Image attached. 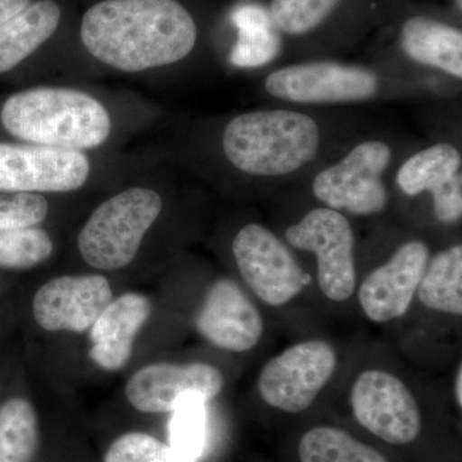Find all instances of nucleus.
Masks as SVG:
<instances>
[{
	"mask_svg": "<svg viewBox=\"0 0 462 462\" xmlns=\"http://www.w3.org/2000/svg\"><path fill=\"white\" fill-rule=\"evenodd\" d=\"M50 206L42 194H0V229L35 226L47 217Z\"/></svg>",
	"mask_w": 462,
	"mask_h": 462,
	"instance_id": "nucleus-27",
	"label": "nucleus"
},
{
	"mask_svg": "<svg viewBox=\"0 0 462 462\" xmlns=\"http://www.w3.org/2000/svg\"><path fill=\"white\" fill-rule=\"evenodd\" d=\"M60 21L54 0H36L0 25V74L11 71L50 41Z\"/></svg>",
	"mask_w": 462,
	"mask_h": 462,
	"instance_id": "nucleus-18",
	"label": "nucleus"
},
{
	"mask_svg": "<svg viewBox=\"0 0 462 462\" xmlns=\"http://www.w3.org/2000/svg\"><path fill=\"white\" fill-rule=\"evenodd\" d=\"M80 35L99 62L136 74L188 60L199 29L179 0H103L85 12Z\"/></svg>",
	"mask_w": 462,
	"mask_h": 462,
	"instance_id": "nucleus-2",
	"label": "nucleus"
},
{
	"mask_svg": "<svg viewBox=\"0 0 462 462\" xmlns=\"http://www.w3.org/2000/svg\"><path fill=\"white\" fill-rule=\"evenodd\" d=\"M111 300L112 288L106 276H60L36 291L33 318L47 331L85 333Z\"/></svg>",
	"mask_w": 462,
	"mask_h": 462,
	"instance_id": "nucleus-15",
	"label": "nucleus"
},
{
	"mask_svg": "<svg viewBox=\"0 0 462 462\" xmlns=\"http://www.w3.org/2000/svg\"><path fill=\"white\" fill-rule=\"evenodd\" d=\"M345 3L346 0H270L266 8L284 48L288 42L315 41Z\"/></svg>",
	"mask_w": 462,
	"mask_h": 462,
	"instance_id": "nucleus-21",
	"label": "nucleus"
},
{
	"mask_svg": "<svg viewBox=\"0 0 462 462\" xmlns=\"http://www.w3.org/2000/svg\"><path fill=\"white\" fill-rule=\"evenodd\" d=\"M419 300L439 314L462 315V245L430 254L418 288Z\"/></svg>",
	"mask_w": 462,
	"mask_h": 462,
	"instance_id": "nucleus-20",
	"label": "nucleus"
},
{
	"mask_svg": "<svg viewBox=\"0 0 462 462\" xmlns=\"http://www.w3.org/2000/svg\"><path fill=\"white\" fill-rule=\"evenodd\" d=\"M418 144L372 125L296 185L305 187L319 205L346 216L374 217L391 206L394 170Z\"/></svg>",
	"mask_w": 462,
	"mask_h": 462,
	"instance_id": "nucleus-4",
	"label": "nucleus"
},
{
	"mask_svg": "<svg viewBox=\"0 0 462 462\" xmlns=\"http://www.w3.org/2000/svg\"><path fill=\"white\" fill-rule=\"evenodd\" d=\"M90 169L81 151L0 143V191L5 193L75 191L87 184Z\"/></svg>",
	"mask_w": 462,
	"mask_h": 462,
	"instance_id": "nucleus-11",
	"label": "nucleus"
},
{
	"mask_svg": "<svg viewBox=\"0 0 462 462\" xmlns=\"http://www.w3.org/2000/svg\"><path fill=\"white\" fill-rule=\"evenodd\" d=\"M316 205L288 224L282 238L293 251L315 257L322 294L334 302H346L357 285L354 226L348 216Z\"/></svg>",
	"mask_w": 462,
	"mask_h": 462,
	"instance_id": "nucleus-7",
	"label": "nucleus"
},
{
	"mask_svg": "<svg viewBox=\"0 0 462 462\" xmlns=\"http://www.w3.org/2000/svg\"><path fill=\"white\" fill-rule=\"evenodd\" d=\"M0 118L20 141L72 151L98 148L112 132L107 108L90 94L69 88L18 91L5 100Z\"/></svg>",
	"mask_w": 462,
	"mask_h": 462,
	"instance_id": "nucleus-5",
	"label": "nucleus"
},
{
	"mask_svg": "<svg viewBox=\"0 0 462 462\" xmlns=\"http://www.w3.org/2000/svg\"><path fill=\"white\" fill-rule=\"evenodd\" d=\"M224 375L205 363L152 364L138 370L127 382V400L142 412H172L188 398L209 401L221 393Z\"/></svg>",
	"mask_w": 462,
	"mask_h": 462,
	"instance_id": "nucleus-14",
	"label": "nucleus"
},
{
	"mask_svg": "<svg viewBox=\"0 0 462 462\" xmlns=\"http://www.w3.org/2000/svg\"><path fill=\"white\" fill-rule=\"evenodd\" d=\"M206 401L188 398L173 410L169 424L170 446L179 454L199 460L208 442V415Z\"/></svg>",
	"mask_w": 462,
	"mask_h": 462,
	"instance_id": "nucleus-24",
	"label": "nucleus"
},
{
	"mask_svg": "<svg viewBox=\"0 0 462 462\" xmlns=\"http://www.w3.org/2000/svg\"><path fill=\"white\" fill-rule=\"evenodd\" d=\"M338 356L329 343L309 339L270 358L257 379L263 402L289 413L306 411L333 378Z\"/></svg>",
	"mask_w": 462,
	"mask_h": 462,
	"instance_id": "nucleus-10",
	"label": "nucleus"
},
{
	"mask_svg": "<svg viewBox=\"0 0 462 462\" xmlns=\"http://www.w3.org/2000/svg\"><path fill=\"white\" fill-rule=\"evenodd\" d=\"M300 462H388L376 449L333 427H316L300 438Z\"/></svg>",
	"mask_w": 462,
	"mask_h": 462,
	"instance_id": "nucleus-23",
	"label": "nucleus"
},
{
	"mask_svg": "<svg viewBox=\"0 0 462 462\" xmlns=\"http://www.w3.org/2000/svg\"><path fill=\"white\" fill-rule=\"evenodd\" d=\"M351 407L361 427L391 445H409L420 434V410L412 392L385 370L370 369L357 376Z\"/></svg>",
	"mask_w": 462,
	"mask_h": 462,
	"instance_id": "nucleus-12",
	"label": "nucleus"
},
{
	"mask_svg": "<svg viewBox=\"0 0 462 462\" xmlns=\"http://www.w3.org/2000/svg\"><path fill=\"white\" fill-rule=\"evenodd\" d=\"M372 125L348 109L270 105L227 118L216 147L227 175L245 187L282 189L302 181Z\"/></svg>",
	"mask_w": 462,
	"mask_h": 462,
	"instance_id": "nucleus-1",
	"label": "nucleus"
},
{
	"mask_svg": "<svg viewBox=\"0 0 462 462\" xmlns=\"http://www.w3.org/2000/svg\"><path fill=\"white\" fill-rule=\"evenodd\" d=\"M151 310V302L143 294L126 293L112 300L90 328L91 361L107 372L123 369Z\"/></svg>",
	"mask_w": 462,
	"mask_h": 462,
	"instance_id": "nucleus-17",
	"label": "nucleus"
},
{
	"mask_svg": "<svg viewBox=\"0 0 462 462\" xmlns=\"http://www.w3.org/2000/svg\"><path fill=\"white\" fill-rule=\"evenodd\" d=\"M38 418L32 404L11 398L0 407V462H32L38 449Z\"/></svg>",
	"mask_w": 462,
	"mask_h": 462,
	"instance_id": "nucleus-22",
	"label": "nucleus"
},
{
	"mask_svg": "<svg viewBox=\"0 0 462 462\" xmlns=\"http://www.w3.org/2000/svg\"><path fill=\"white\" fill-rule=\"evenodd\" d=\"M243 282L266 305L282 307L309 284V275L285 240L263 224L243 225L231 240Z\"/></svg>",
	"mask_w": 462,
	"mask_h": 462,
	"instance_id": "nucleus-9",
	"label": "nucleus"
},
{
	"mask_svg": "<svg viewBox=\"0 0 462 462\" xmlns=\"http://www.w3.org/2000/svg\"><path fill=\"white\" fill-rule=\"evenodd\" d=\"M162 209V197L151 188H129L105 200L79 234L81 257L106 272L129 266Z\"/></svg>",
	"mask_w": 462,
	"mask_h": 462,
	"instance_id": "nucleus-6",
	"label": "nucleus"
},
{
	"mask_svg": "<svg viewBox=\"0 0 462 462\" xmlns=\"http://www.w3.org/2000/svg\"><path fill=\"white\" fill-rule=\"evenodd\" d=\"M260 91L272 105L305 108L442 99L427 85L411 80L378 60L355 63L337 58L298 60L267 69L260 76Z\"/></svg>",
	"mask_w": 462,
	"mask_h": 462,
	"instance_id": "nucleus-3",
	"label": "nucleus"
},
{
	"mask_svg": "<svg viewBox=\"0 0 462 462\" xmlns=\"http://www.w3.org/2000/svg\"><path fill=\"white\" fill-rule=\"evenodd\" d=\"M428 200L434 221L455 226L462 218V152L457 138L419 143L398 163L392 199Z\"/></svg>",
	"mask_w": 462,
	"mask_h": 462,
	"instance_id": "nucleus-8",
	"label": "nucleus"
},
{
	"mask_svg": "<svg viewBox=\"0 0 462 462\" xmlns=\"http://www.w3.org/2000/svg\"><path fill=\"white\" fill-rule=\"evenodd\" d=\"M197 330L224 351H251L263 336V319L238 282H215L207 291L196 319Z\"/></svg>",
	"mask_w": 462,
	"mask_h": 462,
	"instance_id": "nucleus-16",
	"label": "nucleus"
},
{
	"mask_svg": "<svg viewBox=\"0 0 462 462\" xmlns=\"http://www.w3.org/2000/svg\"><path fill=\"white\" fill-rule=\"evenodd\" d=\"M430 254L425 240H404L384 263L364 279L358 289V302L367 319L384 324L409 311Z\"/></svg>",
	"mask_w": 462,
	"mask_h": 462,
	"instance_id": "nucleus-13",
	"label": "nucleus"
},
{
	"mask_svg": "<svg viewBox=\"0 0 462 462\" xmlns=\"http://www.w3.org/2000/svg\"><path fill=\"white\" fill-rule=\"evenodd\" d=\"M32 0H0V25L23 12Z\"/></svg>",
	"mask_w": 462,
	"mask_h": 462,
	"instance_id": "nucleus-28",
	"label": "nucleus"
},
{
	"mask_svg": "<svg viewBox=\"0 0 462 462\" xmlns=\"http://www.w3.org/2000/svg\"><path fill=\"white\" fill-rule=\"evenodd\" d=\"M238 38L230 53V62L243 69H258L282 56V42L266 7L248 3L231 14Z\"/></svg>",
	"mask_w": 462,
	"mask_h": 462,
	"instance_id": "nucleus-19",
	"label": "nucleus"
},
{
	"mask_svg": "<svg viewBox=\"0 0 462 462\" xmlns=\"http://www.w3.org/2000/svg\"><path fill=\"white\" fill-rule=\"evenodd\" d=\"M53 249L50 234L39 227L0 229V267L30 269L48 260Z\"/></svg>",
	"mask_w": 462,
	"mask_h": 462,
	"instance_id": "nucleus-25",
	"label": "nucleus"
},
{
	"mask_svg": "<svg viewBox=\"0 0 462 462\" xmlns=\"http://www.w3.org/2000/svg\"><path fill=\"white\" fill-rule=\"evenodd\" d=\"M455 398L456 403L458 404V407H462V367L461 364L458 365L457 373H456L455 378Z\"/></svg>",
	"mask_w": 462,
	"mask_h": 462,
	"instance_id": "nucleus-29",
	"label": "nucleus"
},
{
	"mask_svg": "<svg viewBox=\"0 0 462 462\" xmlns=\"http://www.w3.org/2000/svg\"><path fill=\"white\" fill-rule=\"evenodd\" d=\"M105 462H197L179 454L171 446L145 433H127L115 440Z\"/></svg>",
	"mask_w": 462,
	"mask_h": 462,
	"instance_id": "nucleus-26",
	"label": "nucleus"
}]
</instances>
